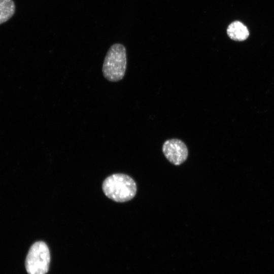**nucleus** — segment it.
Returning <instances> with one entry per match:
<instances>
[{
    "instance_id": "nucleus-3",
    "label": "nucleus",
    "mask_w": 274,
    "mask_h": 274,
    "mask_svg": "<svg viewBox=\"0 0 274 274\" xmlns=\"http://www.w3.org/2000/svg\"><path fill=\"white\" fill-rule=\"evenodd\" d=\"M50 263V254L47 244L43 241L33 244L25 260V267L28 274H46Z\"/></svg>"
},
{
    "instance_id": "nucleus-1",
    "label": "nucleus",
    "mask_w": 274,
    "mask_h": 274,
    "mask_svg": "<svg viewBox=\"0 0 274 274\" xmlns=\"http://www.w3.org/2000/svg\"><path fill=\"white\" fill-rule=\"evenodd\" d=\"M102 188L108 197L119 202L132 199L137 190L134 180L124 174H114L107 177L102 183Z\"/></svg>"
},
{
    "instance_id": "nucleus-6",
    "label": "nucleus",
    "mask_w": 274,
    "mask_h": 274,
    "mask_svg": "<svg viewBox=\"0 0 274 274\" xmlns=\"http://www.w3.org/2000/svg\"><path fill=\"white\" fill-rule=\"evenodd\" d=\"M15 8L13 0H0V24L7 22L13 16Z\"/></svg>"
},
{
    "instance_id": "nucleus-4",
    "label": "nucleus",
    "mask_w": 274,
    "mask_h": 274,
    "mask_svg": "<svg viewBox=\"0 0 274 274\" xmlns=\"http://www.w3.org/2000/svg\"><path fill=\"white\" fill-rule=\"evenodd\" d=\"M162 149L166 158L175 165L182 164L188 157V148L185 144L179 139L166 140L163 143Z\"/></svg>"
},
{
    "instance_id": "nucleus-5",
    "label": "nucleus",
    "mask_w": 274,
    "mask_h": 274,
    "mask_svg": "<svg viewBox=\"0 0 274 274\" xmlns=\"http://www.w3.org/2000/svg\"><path fill=\"white\" fill-rule=\"evenodd\" d=\"M227 33L231 39L238 41L245 40L249 35L247 27L238 21H234L229 25Z\"/></svg>"
},
{
    "instance_id": "nucleus-2",
    "label": "nucleus",
    "mask_w": 274,
    "mask_h": 274,
    "mask_svg": "<svg viewBox=\"0 0 274 274\" xmlns=\"http://www.w3.org/2000/svg\"><path fill=\"white\" fill-rule=\"evenodd\" d=\"M127 65L125 47L121 44L112 45L105 56L102 72L104 77L109 81L117 82L122 80Z\"/></svg>"
}]
</instances>
